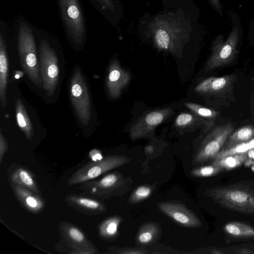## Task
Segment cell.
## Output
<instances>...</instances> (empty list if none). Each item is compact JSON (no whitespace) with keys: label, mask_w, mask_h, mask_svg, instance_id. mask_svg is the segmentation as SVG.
Listing matches in <instances>:
<instances>
[{"label":"cell","mask_w":254,"mask_h":254,"mask_svg":"<svg viewBox=\"0 0 254 254\" xmlns=\"http://www.w3.org/2000/svg\"><path fill=\"white\" fill-rule=\"evenodd\" d=\"M148 29L158 49L173 53L181 49L190 33L189 24L181 16L172 13L155 17Z\"/></svg>","instance_id":"cell-1"},{"label":"cell","mask_w":254,"mask_h":254,"mask_svg":"<svg viewBox=\"0 0 254 254\" xmlns=\"http://www.w3.org/2000/svg\"><path fill=\"white\" fill-rule=\"evenodd\" d=\"M231 30L226 39L222 34L217 35L212 43L211 54L205 70H210L230 64L238 54L243 36V28L239 15L230 12Z\"/></svg>","instance_id":"cell-2"},{"label":"cell","mask_w":254,"mask_h":254,"mask_svg":"<svg viewBox=\"0 0 254 254\" xmlns=\"http://www.w3.org/2000/svg\"><path fill=\"white\" fill-rule=\"evenodd\" d=\"M205 195L227 209L254 215V191L240 186L217 187L205 190Z\"/></svg>","instance_id":"cell-3"},{"label":"cell","mask_w":254,"mask_h":254,"mask_svg":"<svg viewBox=\"0 0 254 254\" xmlns=\"http://www.w3.org/2000/svg\"><path fill=\"white\" fill-rule=\"evenodd\" d=\"M17 47L21 65L29 79L38 87L43 83L40 73L36 43L31 28L25 22L19 24Z\"/></svg>","instance_id":"cell-4"},{"label":"cell","mask_w":254,"mask_h":254,"mask_svg":"<svg viewBox=\"0 0 254 254\" xmlns=\"http://www.w3.org/2000/svg\"><path fill=\"white\" fill-rule=\"evenodd\" d=\"M125 155H109L97 161H90L77 169L69 177L67 185L71 187L97 178L107 172L130 161Z\"/></svg>","instance_id":"cell-5"},{"label":"cell","mask_w":254,"mask_h":254,"mask_svg":"<svg viewBox=\"0 0 254 254\" xmlns=\"http://www.w3.org/2000/svg\"><path fill=\"white\" fill-rule=\"evenodd\" d=\"M40 61V72L43 86L46 95L51 97L58 85L60 70L56 53L45 39L41 41L39 47Z\"/></svg>","instance_id":"cell-6"},{"label":"cell","mask_w":254,"mask_h":254,"mask_svg":"<svg viewBox=\"0 0 254 254\" xmlns=\"http://www.w3.org/2000/svg\"><path fill=\"white\" fill-rule=\"evenodd\" d=\"M70 96L82 124L88 125L91 117V103L86 82L79 68L75 70L70 83Z\"/></svg>","instance_id":"cell-7"},{"label":"cell","mask_w":254,"mask_h":254,"mask_svg":"<svg viewBox=\"0 0 254 254\" xmlns=\"http://www.w3.org/2000/svg\"><path fill=\"white\" fill-rule=\"evenodd\" d=\"M59 231L62 242L70 254H95L98 253L96 246L89 240L83 231L68 221H61Z\"/></svg>","instance_id":"cell-8"},{"label":"cell","mask_w":254,"mask_h":254,"mask_svg":"<svg viewBox=\"0 0 254 254\" xmlns=\"http://www.w3.org/2000/svg\"><path fill=\"white\" fill-rule=\"evenodd\" d=\"M124 183V178L122 174L114 172L98 179L81 183L79 188L82 194L100 200L116 194Z\"/></svg>","instance_id":"cell-9"},{"label":"cell","mask_w":254,"mask_h":254,"mask_svg":"<svg viewBox=\"0 0 254 254\" xmlns=\"http://www.w3.org/2000/svg\"><path fill=\"white\" fill-rule=\"evenodd\" d=\"M62 16L69 35L76 44L85 34L83 15L78 0H59Z\"/></svg>","instance_id":"cell-10"},{"label":"cell","mask_w":254,"mask_h":254,"mask_svg":"<svg viewBox=\"0 0 254 254\" xmlns=\"http://www.w3.org/2000/svg\"><path fill=\"white\" fill-rule=\"evenodd\" d=\"M234 129L231 124L220 125L214 128L203 142L200 149L194 158V162L199 164L214 159L223 148Z\"/></svg>","instance_id":"cell-11"},{"label":"cell","mask_w":254,"mask_h":254,"mask_svg":"<svg viewBox=\"0 0 254 254\" xmlns=\"http://www.w3.org/2000/svg\"><path fill=\"white\" fill-rule=\"evenodd\" d=\"M158 208L180 225L187 227L197 228L202 225L198 217L184 203L177 200L161 202Z\"/></svg>","instance_id":"cell-12"},{"label":"cell","mask_w":254,"mask_h":254,"mask_svg":"<svg viewBox=\"0 0 254 254\" xmlns=\"http://www.w3.org/2000/svg\"><path fill=\"white\" fill-rule=\"evenodd\" d=\"M65 202L77 211L87 215H98L107 211L106 206L101 201L82 193L69 194L66 196Z\"/></svg>","instance_id":"cell-13"},{"label":"cell","mask_w":254,"mask_h":254,"mask_svg":"<svg viewBox=\"0 0 254 254\" xmlns=\"http://www.w3.org/2000/svg\"><path fill=\"white\" fill-rule=\"evenodd\" d=\"M171 112L170 109H164L146 114L134 124L130 130V136L134 139L146 135L160 124Z\"/></svg>","instance_id":"cell-14"},{"label":"cell","mask_w":254,"mask_h":254,"mask_svg":"<svg viewBox=\"0 0 254 254\" xmlns=\"http://www.w3.org/2000/svg\"><path fill=\"white\" fill-rule=\"evenodd\" d=\"M10 185L17 200L27 211L37 214L44 209L46 201L41 195L24 187L13 184Z\"/></svg>","instance_id":"cell-15"},{"label":"cell","mask_w":254,"mask_h":254,"mask_svg":"<svg viewBox=\"0 0 254 254\" xmlns=\"http://www.w3.org/2000/svg\"><path fill=\"white\" fill-rule=\"evenodd\" d=\"M129 79V73L122 68L118 61L114 60L109 67L106 79V85L110 96L112 98L118 97Z\"/></svg>","instance_id":"cell-16"},{"label":"cell","mask_w":254,"mask_h":254,"mask_svg":"<svg viewBox=\"0 0 254 254\" xmlns=\"http://www.w3.org/2000/svg\"><path fill=\"white\" fill-rule=\"evenodd\" d=\"M7 177L10 184L25 188L41 195L33 174L25 167L18 164L12 165L7 171Z\"/></svg>","instance_id":"cell-17"},{"label":"cell","mask_w":254,"mask_h":254,"mask_svg":"<svg viewBox=\"0 0 254 254\" xmlns=\"http://www.w3.org/2000/svg\"><path fill=\"white\" fill-rule=\"evenodd\" d=\"M8 77V62L4 37L0 34V101L2 108L7 103L6 89Z\"/></svg>","instance_id":"cell-18"},{"label":"cell","mask_w":254,"mask_h":254,"mask_svg":"<svg viewBox=\"0 0 254 254\" xmlns=\"http://www.w3.org/2000/svg\"><path fill=\"white\" fill-rule=\"evenodd\" d=\"M231 79L232 77L230 75L211 77L198 84L195 88V91L200 93L218 92L226 88Z\"/></svg>","instance_id":"cell-19"},{"label":"cell","mask_w":254,"mask_h":254,"mask_svg":"<svg viewBox=\"0 0 254 254\" xmlns=\"http://www.w3.org/2000/svg\"><path fill=\"white\" fill-rule=\"evenodd\" d=\"M123 220L120 216H113L102 221L98 226L100 238L105 241H112L118 234L119 226Z\"/></svg>","instance_id":"cell-20"},{"label":"cell","mask_w":254,"mask_h":254,"mask_svg":"<svg viewBox=\"0 0 254 254\" xmlns=\"http://www.w3.org/2000/svg\"><path fill=\"white\" fill-rule=\"evenodd\" d=\"M15 108L17 124L27 139L30 140L34 135L33 125L28 117L24 105L20 99H16Z\"/></svg>","instance_id":"cell-21"},{"label":"cell","mask_w":254,"mask_h":254,"mask_svg":"<svg viewBox=\"0 0 254 254\" xmlns=\"http://www.w3.org/2000/svg\"><path fill=\"white\" fill-rule=\"evenodd\" d=\"M161 234L160 226L155 222L142 224L136 236V242L141 245H147L155 242Z\"/></svg>","instance_id":"cell-22"},{"label":"cell","mask_w":254,"mask_h":254,"mask_svg":"<svg viewBox=\"0 0 254 254\" xmlns=\"http://www.w3.org/2000/svg\"><path fill=\"white\" fill-rule=\"evenodd\" d=\"M254 137V127L252 125L244 126L234 131L231 134L222 149L229 148L236 144L248 141Z\"/></svg>","instance_id":"cell-23"},{"label":"cell","mask_w":254,"mask_h":254,"mask_svg":"<svg viewBox=\"0 0 254 254\" xmlns=\"http://www.w3.org/2000/svg\"><path fill=\"white\" fill-rule=\"evenodd\" d=\"M248 158L247 152L228 156L218 159H214L212 165L219 166L224 170H232L241 166Z\"/></svg>","instance_id":"cell-24"},{"label":"cell","mask_w":254,"mask_h":254,"mask_svg":"<svg viewBox=\"0 0 254 254\" xmlns=\"http://www.w3.org/2000/svg\"><path fill=\"white\" fill-rule=\"evenodd\" d=\"M225 232L235 237H253L254 228L250 225L240 222H230L224 226Z\"/></svg>","instance_id":"cell-25"},{"label":"cell","mask_w":254,"mask_h":254,"mask_svg":"<svg viewBox=\"0 0 254 254\" xmlns=\"http://www.w3.org/2000/svg\"><path fill=\"white\" fill-rule=\"evenodd\" d=\"M254 150V137L247 142H242L231 147L221 149L213 159H218L228 156L244 153Z\"/></svg>","instance_id":"cell-26"},{"label":"cell","mask_w":254,"mask_h":254,"mask_svg":"<svg viewBox=\"0 0 254 254\" xmlns=\"http://www.w3.org/2000/svg\"><path fill=\"white\" fill-rule=\"evenodd\" d=\"M153 191V187L151 185L140 186L131 194L129 202L131 204L138 203L150 196Z\"/></svg>","instance_id":"cell-27"},{"label":"cell","mask_w":254,"mask_h":254,"mask_svg":"<svg viewBox=\"0 0 254 254\" xmlns=\"http://www.w3.org/2000/svg\"><path fill=\"white\" fill-rule=\"evenodd\" d=\"M224 170L219 166L211 164L193 169L191 170L190 174L196 177H208L217 175Z\"/></svg>","instance_id":"cell-28"},{"label":"cell","mask_w":254,"mask_h":254,"mask_svg":"<svg viewBox=\"0 0 254 254\" xmlns=\"http://www.w3.org/2000/svg\"><path fill=\"white\" fill-rule=\"evenodd\" d=\"M185 106L200 117L214 118L218 114V113L214 110L196 104L186 103Z\"/></svg>","instance_id":"cell-29"},{"label":"cell","mask_w":254,"mask_h":254,"mask_svg":"<svg viewBox=\"0 0 254 254\" xmlns=\"http://www.w3.org/2000/svg\"><path fill=\"white\" fill-rule=\"evenodd\" d=\"M202 119L189 113H183L179 115L176 120V124L178 127H183L191 125L196 121Z\"/></svg>","instance_id":"cell-30"},{"label":"cell","mask_w":254,"mask_h":254,"mask_svg":"<svg viewBox=\"0 0 254 254\" xmlns=\"http://www.w3.org/2000/svg\"><path fill=\"white\" fill-rule=\"evenodd\" d=\"M109 250L110 253L115 251L114 253L121 254H145L148 253L146 250L142 248H127L116 250L110 248Z\"/></svg>","instance_id":"cell-31"},{"label":"cell","mask_w":254,"mask_h":254,"mask_svg":"<svg viewBox=\"0 0 254 254\" xmlns=\"http://www.w3.org/2000/svg\"><path fill=\"white\" fill-rule=\"evenodd\" d=\"M8 148V144L4 135H3L1 129H0V164L2 162L4 156L7 151Z\"/></svg>","instance_id":"cell-32"},{"label":"cell","mask_w":254,"mask_h":254,"mask_svg":"<svg viewBox=\"0 0 254 254\" xmlns=\"http://www.w3.org/2000/svg\"><path fill=\"white\" fill-rule=\"evenodd\" d=\"M208 2L220 16H223V7L220 0H208Z\"/></svg>","instance_id":"cell-33"},{"label":"cell","mask_w":254,"mask_h":254,"mask_svg":"<svg viewBox=\"0 0 254 254\" xmlns=\"http://www.w3.org/2000/svg\"><path fill=\"white\" fill-rule=\"evenodd\" d=\"M89 157L91 161H99L104 158L100 151L96 149H94L90 151Z\"/></svg>","instance_id":"cell-34"},{"label":"cell","mask_w":254,"mask_h":254,"mask_svg":"<svg viewBox=\"0 0 254 254\" xmlns=\"http://www.w3.org/2000/svg\"><path fill=\"white\" fill-rule=\"evenodd\" d=\"M248 34L249 42L254 45V19L252 20L249 24Z\"/></svg>","instance_id":"cell-35"},{"label":"cell","mask_w":254,"mask_h":254,"mask_svg":"<svg viewBox=\"0 0 254 254\" xmlns=\"http://www.w3.org/2000/svg\"><path fill=\"white\" fill-rule=\"evenodd\" d=\"M104 9L113 10L114 8L112 0H97Z\"/></svg>","instance_id":"cell-36"},{"label":"cell","mask_w":254,"mask_h":254,"mask_svg":"<svg viewBox=\"0 0 254 254\" xmlns=\"http://www.w3.org/2000/svg\"><path fill=\"white\" fill-rule=\"evenodd\" d=\"M237 254H252L253 253L249 250L246 249H242L238 250L236 252Z\"/></svg>","instance_id":"cell-37"},{"label":"cell","mask_w":254,"mask_h":254,"mask_svg":"<svg viewBox=\"0 0 254 254\" xmlns=\"http://www.w3.org/2000/svg\"><path fill=\"white\" fill-rule=\"evenodd\" d=\"M153 148L151 146H148L145 148V152L147 154H150L153 152Z\"/></svg>","instance_id":"cell-38"},{"label":"cell","mask_w":254,"mask_h":254,"mask_svg":"<svg viewBox=\"0 0 254 254\" xmlns=\"http://www.w3.org/2000/svg\"><path fill=\"white\" fill-rule=\"evenodd\" d=\"M211 253H212V254H222V253H224L221 252H218V251H217V250H213V251L211 252Z\"/></svg>","instance_id":"cell-39"}]
</instances>
